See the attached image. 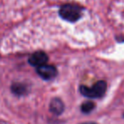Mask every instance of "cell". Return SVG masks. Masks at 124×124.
I'll return each mask as SVG.
<instances>
[{"mask_svg":"<svg viewBox=\"0 0 124 124\" xmlns=\"http://www.w3.org/2000/svg\"><path fill=\"white\" fill-rule=\"evenodd\" d=\"M65 110V105L60 99L54 98L49 105V110L55 116H60Z\"/></svg>","mask_w":124,"mask_h":124,"instance_id":"5b68a950","label":"cell"},{"mask_svg":"<svg viewBox=\"0 0 124 124\" xmlns=\"http://www.w3.org/2000/svg\"><path fill=\"white\" fill-rule=\"evenodd\" d=\"M107 88V84L105 81H98L92 87H87L84 85L80 86V93L83 96L90 99L101 98L105 93Z\"/></svg>","mask_w":124,"mask_h":124,"instance_id":"6da1fadb","label":"cell"},{"mask_svg":"<svg viewBox=\"0 0 124 124\" xmlns=\"http://www.w3.org/2000/svg\"><path fill=\"white\" fill-rule=\"evenodd\" d=\"M123 116H124V114H123Z\"/></svg>","mask_w":124,"mask_h":124,"instance_id":"9c48e42d","label":"cell"},{"mask_svg":"<svg viewBox=\"0 0 124 124\" xmlns=\"http://www.w3.org/2000/svg\"><path fill=\"white\" fill-rule=\"evenodd\" d=\"M48 57L46 53L43 51H37L33 53L29 58V63L32 66L39 67L41 66L47 64Z\"/></svg>","mask_w":124,"mask_h":124,"instance_id":"277c9868","label":"cell"},{"mask_svg":"<svg viewBox=\"0 0 124 124\" xmlns=\"http://www.w3.org/2000/svg\"><path fill=\"white\" fill-rule=\"evenodd\" d=\"M95 108V104L92 101H86L84 103H83V105H81V110L83 113L88 114Z\"/></svg>","mask_w":124,"mask_h":124,"instance_id":"52a82bcc","label":"cell"},{"mask_svg":"<svg viewBox=\"0 0 124 124\" xmlns=\"http://www.w3.org/2000/svg\"><path fill=\"white\" fill-rule=\"evenodd\" d=\"M82 124H96V123H94V122H83Z\"/></svg>","mask_w":124,"mask_h":124,"instance_id":"ba28073f","label":"cell"},{"mask_svg":"<svg viewBox=\"0 0 124 124\" xmlns=\"http://www.w3.org/2000/svg\"><path fill=\"white\" fill-rule=\"evenodd\" d=\"M11 91L17 96H22L27 93V87L23 83H16L11 86Z\"/></svg>","mask_w":124,"mask_h":124,"instance_id":"8992f818","label":"cell"},{"mask_svg":"<svg viewBox=\"0 0 124 124\" xmlns=\"http://www.w3.org/2000/svg\"><path fill=\"white\" fill-rule=\"evenodd\" d=\"M38 74L44 80H51L54 78L57 75V69L55 66L45 64L39 67H37Z\"/></svg>","mask_w":124,"mask_h":124,"instance_id":"3957f363","label":"cell"},{"mask_svg":"<svg viewBox=\"0 0 124 124\" xmlns=\"http://www.w3.org/2000/svg\"><path fill=\"white\" fill-rule=\"evenodd\" d=\"M60 16L62 19L70 22L78 21L82 16V9L76 4H65L60 9Z\"/></svg>","mask_w":124,"mask_h":124,"instance_id":"7a4b0ae2","label":"cell"}]
</instances>
